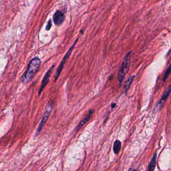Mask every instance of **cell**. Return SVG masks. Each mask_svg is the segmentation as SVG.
Returning a JSON list of instances; mask_svg holds the SVG:
<instances>
[{
  "mask_svg": "<svg viewBox=\"0 0 171 171\" xmlns=\"http://www.w3.org/2000/svg\"><path fill=\"white\" fill-rule=\"evenodd\" d=\"M51 27H52V20L51 19H49V20L47 23V25L46 26V30L47 31L50 30Z\"/></svg>",
  "mask_w": 171,
  "mask_h": 171,
  "instance_id": "obj_13",
  "label": "cell"
},
{
  "mask_svg": "<svg viewBox=\"0 0 171 171\" xmlns=\"http://www.w3.org/2000/svg\"><path fill=\"white\" fill-rule=\"evenodd\" d=\"M116 103H112V104H111V107H112V108H114V107H116Z\"/></svg>",
  "mask_w": 171,
  "mask_h": 171,
  "instance_id": "obj_14",
  "label": "cell"
},
{
  "mask_svg": "<svg viewBox=\"0 0 171 171\" xmlns=\"http://www.w3.org/2000/svg\"><path fill=\"white\" fill-rule=\"evenodd\" d=\"M52 107L51 106H48L47 108L46 109L45 111L44 114L43 116L42 117L41 121L40 124L39 125L38 127L36 129V136H38L39 134L41 133V131L43 129L44 126L46 124L47 122V120L48 119L49 116L50 115L51 112L52 111Z\"/></svg>",
  "mask_w": 171,
  "mask_h": 171,
  "instance_id": "obj_4",
  "label": "cell"
},
{
  "mask_svg": "<svg viewBox=\"0 0 171 171\" xmlns=\"http://www.w3.org/2000/svg\"><path fill=\"white\" fill-rule=\"evenodd\" d=\"M65 19V16L63 12L60 10H57L54 14L53 21L56 26H59L63 23Z\"/></svg>",
  "mask_w": 171,
  "mask_h": 171,
  "instance_id": "obj_6",
  "label": "cell"
},
{
  "mask_svg": "<svg viewBox=\"0 0 171 171\" xmlns=\"http://www.w3.org/2000/svg\"><path fill=\"white\" fill-rule=\"evenodd\" d=\"M78 40V38L76 39V40L75 42H74V44H73L72 45V46L69 49V50H68V51L66 52V53L65 54V55L64 57H63V58L62 59L61 62L59 64V66L58 67V69H57L54 81H57V79L58 78V77H59V75H60L62 69L63 68V66H64V64L65 63L67 59L69 58V56L72 53V51H73V49H74V46L76 45V44L77 43Z\"/></svg>",
  "mask_w": 171,
  "mask_h": 171,
  "instance_id": "obj_3",
  "label": "cell"
},
{
  "mask_svg": "<svg viewBox=\"0 0 171 171\" xmlns=\"http://www.w3.org/2000/svg\"><path fill=\"white\" fill-rule=\"evenodd\" d=\"M156 163H157V154L156 153H155L148 166L147 171H154L156 167Z\"/></svg>",
  "mask_w": 171,
  "mask_h": 171,
  "instance_id": "obj_9",
  "label": "cell"
},
{
  "mask_svg": "<svg viewBox=\"0 0 171 171\" xmlns=\"http://www.w3.org/2000/svg\"><path fill=\"white\" fill-rule=\"evenodd\" d=\"M135 78V75L131 76L128 78V79L126 81L125 84H124V89L125 92H126L129 89V87L131 86V84L133 83L134 79Z\"/></svg>",
  "mask_w": 171,
  "mask_h": 171,
  "instance_id": "obj_11",
  "label": "cell"
},
{
  "mask_svg": "<svg viewBox=\"0 0 171 171\" xmlns=\"http://www.w3.org/2000/svg\"><path fill=\"white\" fill-rule=\"evenodd\" d=\"M171 63L170 65L168 67V69L166 71V73L165 74L164 76L163 77V81H165L166 79H167L168 78V76L169 75L170 73H171Z\"/></svg>",
  "mask_w": 171,
  "mask_h": 171,
  "instance_id": "obj_12",
  "label": "cell"
},
{
  "mask_svg": "<svg viewBox=\"0 0 171 171\" xmlns=\"http://www.w3.org/2000/svg\"><path fill=\"white\" fill-rule=\"evenodd\" d=\"M171 86H170L167 89H166L165 91L164 92L162 97L161 98V100L159 102V107L160 109H161L163 106L164 105L165 103L166 102L167 99H168V97L169 96L170 94L171 93Z\"/></svg>",
  "mask_w": 171,
  "mask_h": 171,
  "instance_id": "obj_8",
  "label": "cell"
},
{
  "mask_svg": "<svg viewBox=\"0 0 171 171\" xmlns=\"http://www.w3.org/2000/svg\"><path fill=\"white\" fill-rule=\"evenodd\" d=\"M93 112H94L93 109H91L89 110L88 114L81 121L78 125L77 126V128L75 129L76 132H77L79 129H81L90 120Z\"/></svg>",
  "mask_w": 171,
  "mask_h": 171,
  "instance_id": "obj_7",
  "label": "cell"
},
{
  "mask_svg": "<svg viewBox=\"0 0 171 171\" xmlns=\"http://www.w3.org/2000/svg\"><path fill=\"white\" fill-rule=\"evenodd\" d=\"M131 53V51L126 55L121 65V68L118 74V79L119 85H121V82H123L126 74L128 73L129 70Z\"/></svg>",
  "mask_w": 171,
  "mask_h": 171,
  "instance_id": "obj_2",
  "label": "cell"
},
{
  "mask_svg": "<svg viewBox=\"0 0 171 171\" xmlns=\"http://www.w3.org/2000/svg\"><path fill=\"white\" fill-rule=\"evenodd\" d=\"M41 64V60L38 57L35 56L31 60L21 78V82L23 84H27L32 80L38 71Z\"/></svg>",
  "mask_w": 171,
  "mask_h": 171,
  "instance_id": "obj_1",
  "label": "cell"
},
{
  "mask_svg": "<svg viewBox=\"0 0 171 171\" xmlns=\"http://www.w3.org/2000/svg\"><path fill=\"white\" fill-rule=\"evenodd\" d=\"M128 171H137V170L134 169H130Z\"/></svg>",
  "mask_w": 171,
  "mask_h": 171,
  "instance_id": "obj_15",
  "label": "cell"
},
{
  "mask_svg": "<svg viewBox=\"0 0 171 171\" xmlns=\"http://www.w3.org/2000/svg\"><path fill=\"white\" fill-rule=\"evenodd\" d=\"M55 65H53L46 72L45 74L44 75L43 78L42 79V82H41V85L39 91V95L41 93L42 91L44 89V88L47 86L48 83L49 81V79L50 78L51 75L52 74V72L53 71L54 69Z\"/></svg>",
  "mask_w": 171,
  "mask_h": 171,
  "instance_id": "obj_5",
  "label": "cell"
},
{
  "mask_svg": "<svg viewBox=\"0 0 171 171\" xmlns=\"http://www.w3.org/2000/svg\"><path fill=\"white\" fill-rule=\"evenodd\" d=\"M121 143L119 140H116L114 142V152L115 154H118L120 152L121 149Z\"/></svg>",
  "mask_w": 171,
  "mask_h": 171,
  "instance_id": "obj_10",
  "label": "cell"
}]
</instances>
